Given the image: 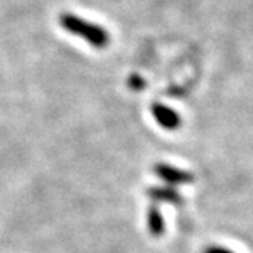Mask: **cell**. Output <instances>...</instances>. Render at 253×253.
I'll return each instance as SVG.
<instances>
[{
    "mask_svg": "<svg viewBox=\"0 0 253 253\" xmlns=\"http://www.w3.org/2000/svg\"><path fill=\"white\" fill-rule=\"evenodd\" d=\"M60 25L64 31L83 39L95 49H105L110 44V35H108V32L102 26L95 25L88 20H84L75 14H70V12L61 14Z\"/></svg>",
    "mask_w": 253,
    "mask_h": 253,
    "instance_id": "6da1fadb",
    "label": "cell"
},
{
    "mask_svg": "<svg viewBox=\"0 0 253 253\" xmlns=\"http://www.w3.org/2000/svg\"><path fill=\"white\" fill-rule=\"evenodd\" d=\"M151 115L156 119V122L165 130H175L180 126L182 121H180V116L169 108L165 104H160V102H154L151 105Z\"/></svg>",
    "mask_w": 253,
    "mask_h": 253,
    "instance_id": "3957f363",
    "label": "cell"
},
{
    "mask_svg": "<svg viewBox=\"0 0 253 253\" xmlns=\"http://www.w3.org/2000/svg\"><path fill=\"white\" fill-rule=\"evenodd\" d=\"M147 226L148 230L153 237L159 238L165 233V221H164V215H162L157 203H153L148 211H147Z\"/></svg>",
    "mask_w": 253,
    "mask_h": 253,
    "instance_id": "5b68a950",
    "label": "cell"
},
{
    "mask_svg": "<svg viewBox=\"0 0 253 253\" xmlns=\"http://www.w3.org/2000/svg\"><path fill=\"white\" fill-rule=\"evenodd\" d=\"M203 253H235V252H232L226 247H220V246H211Z\"/></svg>",
    "mask_w": 253,
    "mask_h": 253,
    "instance_id": "52a82bcc",
    "label": "cell"
},
{
    "mask_svg": "<svg viewBox=\"0 0 253 253\" xmlns=\"http://www.w3.org/2000/svg\"><path fill=\"white\" fill-rule=\"evenodd\" d=\"M128 85H130V88L140 90L143 85H145V81H143L139 75H133V77H130V80H128Z\"/></svg>",
    "mask_w": 253,
    "mask_h": 253,
    "instance_id": "8992f818",
    "label": "cell"
},
{
    "mask_svg": "<svg viewBox=\"0 0 253 253\" xmlns=\"http://www.w3.org/2000/svg\"><path fill=\"white\" fill-rule=\"evenodd\" d=\"M153 172L160 178L167 182L169 186L175 185H189L194 182V174L186 171V169H180L177 167H172L169 164H156L153 167Z\"/></svg>",
    "mask_w": 253,
    "mask_h": 253,
    "instance_id": "7a4b0ae2",
    "label": "cell"
},
{
    "mask_svg": "<svg viewBox=\"0 0 253 253\" xmlns=\"http://www.w3.org/2000/svg\"><path fill=\"white\" fill-rule=\"evenodd\" d=\"M147 195L154 203H169V205H182L183 197L178 194L174 186H151L147 191Z\"/></svg>",
    "mask_w": 253,
    "mask_h": 253,
    "instance_id": "277c9868",
    "label": "cell"
}]
</instances>
